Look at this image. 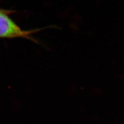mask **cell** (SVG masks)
Returning <instances> with one entry per match:
<instances>
[{
	"instance_id": "obj_1",
	"label": "cell",
	"mask_w": 124,
	"mask_h": 124,
	"mask_svg": "<svg viewBox=\"0 0 124 124\" xmlns=\"http://www.w3.org/2000/svg\"><path fill=\"white\" fill-rule=\"evenodd\" d=\"M10 13V10L0 8V39L24 38L36 42V40L31 37V35L46 29L44 28L24 30L9 17Z\"/></svg>"
}]
</instances>
